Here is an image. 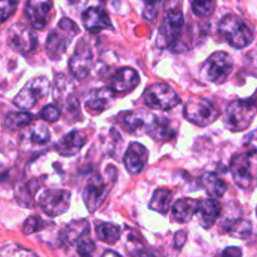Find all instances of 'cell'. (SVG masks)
Instances as JSON below:
<instances>
[{"label": "cell", "mask_w": 257, "mask_h": 257, "mask_svg": "<svg viewBox=\"0 0 257 257\" xmlns=\"http://www.w3.org/2000/svg\"><path fill=\"white\" fill-rule=\"evenodd\" d=\"M221 257H242V251L240 247L232 246V247L225 248Z\"/></svg>", "instance_id": "obj_38"}, {"label": "cell", "mask_w": 257, "mask_h": 257, "mask_svg": "<svg viewBox=\"0 0 257 257\" xmlns=\"http://www.w3.org/2000/svg\"><path fill=\"white\" fill-rule=\"evenodd\" d=\"M201 185L205 188L206 192L211 196V198L222 197L227 191V185L217 173L206 172L201 178Z\"/></svg>", "instance_id": "obj_24"}, {"label": "cell", "mask_w": 257, "mask_h": 257, "mask_svg": "<svg viewBox=\"0 0 257 257\" xmlns=\"http://www.w3.org/2000/svg\"><path fill=\"white\" fill-rule=\"evenodd\" d=\"M232 69V57L226 52H215L203 63L201 68V77L211 83H223Z\"/></svg>", "instance_id": "obj_4"}, {"label": "cell", "mask_w": 257, "mask_h": 257, "mask_svg": "<svg viewBox=\"0 0 257 257\" xmlns=\"http://www.w3.org/2000/svg\"><path fill=\"white\" fill-rule=\"evenodd\" d=\"M102 257H122V256H119L117 252H114V251H105V252L102 255Z\"/></svg>", "instance_id": "obj_40"}, {"label": "cell", "mask_w": 257, "mask_h": 257, "mask_svg": "<svg viewBox=\"0 0 257 257\" xmlns=\"http://www.w3.org/2000/svg\"><path fill=\"white\" fill-rule=\"evenodd\" d=\"M60 114H62V112H60L59 108L54 104L44 105L39 112V117L42 118V119L47 120V122H57V120L59 119Z\"/></svg>", "instance_id": "obj_35"}, {"label": "cell", "mask_w": 257, "mask_h": 257, "mask_svg": "<svg viewBox=\"0 0 257 257\" xmlns=\"http://www.w3.org/2000/svg\"><path fill=\"white\" fill-rule=\"evenodd\" d=\"M42 210L50 217H57L68 211L70 206V192L67 190H44L39 196Z\"/></svg>", "instance_id": "obj_10"}, {"label": "cell", "mask_w": 257, "mask_h": 257, "mask_svg": "<svg viewBox=\"0 0 257 257\" xmlns=\"http://www.w3.org/2000/svg\"><path fill=\"white\" fill-rule=\"evenodd\" d=\"M183 24H185V18L181 10L173 9L168 12L163 18L162 24L158 30L157 47L161 49H166V48L171 49L175 47L181 37Z\"/></svg>", "instance_id": "obj_7"}, {"label": "cell", "mask_w": 257, "mask_h": 257, "mask_svg": "<svg viewBox=\"0 0 257 257\" xmlns=\"http://www.w3.org/2000/svg\"><path fill=\"white\" fill-rule=\"evenodd\" d=\"M173 193L168 188H158L155 191L150 202L151 210L160 213H167L171 210V203H172Z\"/></svg>", "instance_id": "obj_27"}, {"label": "cell", "mask_w": 257, "mask_h": 257, "mask_svg": "<svg viewBox=\"0 0 257 257\" xmlns=\"http://www.w3.org/2000/svg\"><path fill=\"white\" fill-rule=\"evenodd\" d=\"M252 99H253V100H255V103H256V105H257V93H256V94H255V97H253V98H252Z\"/></svg>", "instance_id": "obj_41"}, {"label": "cell", "mask_w": 257, "mask_h": 257, "mask_svg": "<svg viewBox=\"0 0 257 257\" xmlns=\"http://www.w3.org/2000/svg\"><path fill=\"white\" fill-rule=\"evenodd\" d=\"M147 135L158 142L170 141L177 135V128L173 125L172 120L166 117H158L153 115L147 130Z\"/></svg>", "instance_id": "obj_21"}, {"label": "cell", "mask_w": 257, "mask_h": 257, "mask_svg": "<svg viewBox=\"0 0 257 257\" xmlns=\"http://www.w3.org/2000/svg\"><path fill=\"white\" fill-rule=\"evenodd\" d=\"M148 161V151L143 145L138 142H133L128 146L127 151L123 157L125 168L132 175H137L145 168Z\"/></svg>", "instance_id": "obj_17"}, {"label": "cell", "mask_w": 257, "mask_h": 257, "mask_svg": "<svg viewBox=\"0 0 257 257\" xmlns=\"http://www.w3.org/2000/svg\"><path fill=\"white\" fill-rule=\"evenodd\" d=\"M145 103L152 109L168 110L181 103L180 95L166 83H155L143 93Z\"/></svg>", "instance_id": "obj_8"}, {"label": "cell", "mask_w": 257, "mask_h": 257, "mask_svg": "<svg viewBox=\"0 0 257 257\" xmlns=\"http://www.w3.org/2000/svg\"><path fill=\"white\" fill-rule=\"evenodd\" d=\"M50 90V83L47 77H35L30 79L13 99L14 105L20 109H32L35 104L44 99Z\"/></svg>", "instance_id": "obj_5"}, {"label": "cell", "mask_w": 257, "mask_h": 257, "mask_svg": "<svg viewBox=\"0 0 257 257\" xmlns=\"http://www.w3.org/2000/svg\"><path fill=\"white\" fill-rule=\"evenodd\" d=\"M143 3V18L147 22L155 23L157 19L160 10L167 0H141Z\"/></svg>", "instance_id": "obj_31"}, {"label": "cell", "mask_w": 257, "mask_h": 257, "mask_svg": "<svg viewBox=\"0 0 257 257\" xmlns=\"http://www.w3.org/2000/svg\"><path fill=\"white\" fill-rule=\"evenodd\" d=\"M97 237L108 245H114L120 237V227L110 222H102L95 228Z\"/></svg>", "instance_id": "obj_29"}, {"label": "cell", "mask_w": 257, "mask_h": 257, "mask_svg": "<svg viewBox=\"0 0 257 257\" xmlns=\"http://www.w3.org/2000/svg\"><path fill=\"white\" fill-rule=\"evenodd\" d=\"M198 206H200V200L195 198H181L177 200L172 205V216L177 222L186 223L192 220L195 215H197Z\"/></svg>", "instance_id": "obj_23"}, {"label": "cell", "mask_w": 257, "mask_h": 257, "mask_svg": "<svg viewBox=\"0 0 257 257\" xmlns=\"http://www.w3.org/2000/svg\"><path fill=\"white\" fill-rule=\"evenodd\" d=\"M221 215V205L215 198L200 201L197 217L203 228H211Z\"/></svg>", "instance_id": "obj_22"}, {"label": "cell", "mask_w": 257, "mask_h": 257, "mask_svg": "<svg viewBox=\"0 0 257 257\" xmlns=\"http://www.w3.org/2000/svg\"><path fill=\"white\" fill-rule=\"evenodd\" d=\"M34 115L28 112H10L4 119V125L10 131L22 130L32 124Z\"/></svg>", "instance_id": "obj_28"}, {"label": "cell", "mask_w": 257, "mask_h": 257, "mask_svg": "<svg viewBox=\"0 0 257 257\" xmlns=\"http://www.w3.org/2000/svg\"><path fill=\"white\" fill-rule=\"evenodd\" d=\"M22 140L29 143L30 146H43L49 142L50 133L49 130L43 123H37L29 130L25 131L22 136Z\"/></svg>", "instance_id": "obj_26"}, {"label": "cell", "mask_w": 257, "mask_h": 257, "mask_svg": "<svg viewBox=\"0 0 257 257\" xmlns=\"http://www.w3.org/2000/svg\"><path fill=\"white\" fill-rule=\"evenodd\" d=\"M216 8L215 0H192L191 9L192 13L197 17L208 18L213 14Z\"/></svg>", "instance_id": "obj_32"}, {"label": "cell", "mask_w": 257, "mask_h": 257, "mask_svg": "<svg viewBox=\"0 0 257 257\" xmlns=\"http://www.w3.org/2000/svg\"><path fill=\"white\" fill-rule=\"evenodd\" d=\"M87 143V135L80 131H70L62 137L58 142L57 150L63 157H72L75 156Z\"/></svg>", "instance_id": "obj_20"}, {"label": "cell", "mask_w": 257, "mask_h": 257, "mask_svg": "<svg viewBox=\"0 0 257 257\" xmlns=\"http://www.w3.org/2000/svg\"><path fill=\"white\" fill-rule=\"evenodd\" d=\"M45 222L43 221L42 217H39V216H30V217L27 218L24 225H23V232L25 235H32V233L43 230Z\"/></svg>", "instance_id": "obj_34"}, {"label": "cell", "mask_w": 257, "mask_h": 257, "mask_svg": "<svg viewBox=\"0 0 257 257\" xmlns=\"http://www.w3.org/2000/svg\"><path fill=\"white\" fill-rule=\"evenodd\" d=\"M9 45L20 54H27L37 48L38 37L33 28L24 23H15L8 30Z\"/></svg>", "instance_id": "obj_9"}, {"label": "cell", "mask_w": 257, "mask_h": 257, "mask_svg": "<svg viewBox=\"0 0 257 257\" xmlns=\"http://www.w3.org/2000/svg\"><path fill=\"white\" fill-rule=\"evenodd\" d=\"M114 93L115 92L110 87L94 89L85 99V108H87V110L93 113L104 112L114 102Z\"/></svg>", "instance_id": "obj_19"}, {"label": "cell", "mask_w": 257, "mask_h": 257, "mask_svg": "<svg viewBox=\"0 0 257 257\" xmlns=\"http://www.w3.org/2000/svg\"><path fill=\"white\" fill-rule=\"evenodd\" d=\"M93 54L90 45L88 44L87 40L83 39L77 45L74 54L70 58L69 62V69L72 74L78 79H84L90 72V67H92Z\"/></svg>", "instance_id": "obj_13"}, {"label": "cell", "mask_w": 257, "mask_h": 257, "mask_svg": "<svg viewBox=\"0 0 257 257\" xmlns=\"http://www.w3.org/2000/svg\"><path fill=\"white\" fill-rule=\"evenodd\" d=\"M19 0H2V20L5 22L12 17L18 9Z\"/></svg>", "instance_id": "obj_36"}, {"label": "cell", "mask_w": 257, "mask_h": 257, "mask_svg": "<svg viewBox=\"0 0 257 257\" xmlns=\"http://www.w3.org/2000/svg\"><path fill=\"white\" fill-rule=\"evenodd\" d=\"M90 235V226L88 221L78 220L73 221L65 227L63 232V240L70 246H74L78 241L84 236Z\"/></svg>", "instance_id": "obj_25"}, {"label": "cell", "mask_w": 257, "mask_h": 257, "mask_svg": "<svg viewBox=\"0 0 257 257\" xmlns=\"http://www.w3.org/2000/svg\"><path fill=\"white\" fill-rule=\"evenodd\" d=\"M218 33L227 44L235 49L248 47L253 40V32L237 15L227 14L218 24Z\"/></svg>", "instance_id": "obj_1"}, {"label": "cell", "mask_w": 257, "mask_h": 257, "mask_svg": "<svg viewBox=\"0 0 257 257\" xmlns=\"http://www.w3.org/2000/svg\"><path fill=\"white\" fill-rule=\"evenodd\" d=\"M78 33H79L78 25L73 20L63 18L48 35V39L45 42L47 54L54 60L62 57L67 52L74 37H77Z\"/></svg>", "instance_id": "obj_3"}, {"label": "cell", "mask_w": 257, "mask_h": 257, "mask_svg": "<svg viewBox=\"0 0 257 257\" xmlns=\"http://www.w3.org/2000/svg\"><path fill=\"white\" fill-rule=\"evenodd\" d=\"M108 193H109V188L99 175H94L93 177H90L83 191V200H84L88 211L94 212L95 210H98Z\"/></svg>", "instance_id": "obj_12"}, {"label": "cell", "mask_w": 257, "mask_h": 257, "mask_svg": "<svg viewBox=\"0 0 257 257\" xmlns=\"http://www.w3.org/2000/svg\"><path fill=\"white\" fill-rule=\"evenodd\" d=\"M257 113V105L252 98L236 99L227 105L223 123L228 131L241 132L247 130Z\"/></svg>", "instance_id": "obj_2"}, {"label": "cell", "mask_w": 257, "mask_h": 257, "mask_svg": "<svg viewBox=\"0 0 257 257\" xmlns=\"http://www.w3.org/2000/svg\"><path fill=\"white\" fill-rule=\"evenodd\" d=\"M186 240H187V232L186 231H178L175 235V246L177 248H181L185 245Z\"/></svg>", "instance_id": "obj_39"}, {"label": "cell", "mask_w": 257, "mask_h": 257, "mask_svg": "<svg viewBox=\"0 0 257 257\" xmlns=\"http://www.w3.org/2000/svg\"><path fill=\"white\" fill-rule=\"evenodd\" d=\"M140 84V74L131 67L118 69L110 78V88L117 93H127Z\"/></svg>", "instance_id": "obj_18"}, {"label": "cell", "mask_w": 257, "mask_h": 257, "mask_svg": "<svg viewBox=\"0 0 257 257\" xmlns=\"http://www.w3.org/2000/svg\"><path fill=\"white\" fill-rule=\"evenodd\" d=\"M255 151L237 153L230 163L231 175L236 185L241 188H248L252 182V157Z\"/></svg>", "instance_id": "obj_11"}, {"label": "cell", "mask_w": 257, "mask_h": 257, "mask_svg": "<svg viewBox=\"0 0 257 257\" xmlns=\"http://www.w3.org/2000/svg\"><path fill=\"white\" fill-rule=\"evenodd\" d=\"M53 0H27L24 15L29 20L32 28L43 30L48 24V17L52 10Z\"/></svg>", "instance_id": "obj_14"}, {"label": "cell", "mask_w": 257, "mask_h": 257, "mask_svg": "<svg viewBox=\"0 0 257 257\" xmlns=\"http://www.w3.org/2000/svg\"><path fill=\"white\" fill-rule=\"evenodd\" d=\"M243 140H245V145L250 146L251 151H255V152H256L257 147L255 145H257V130L253 131V132L248 133V135L246 136Z\"/></svg>", "instance_id": "obj_37"}, {"label": "cell", "mask_w": 257, "mask_h": 257, "mask_svg": "<svg viewBox=\"0 0 257 257\" xmlns=\"http://www.w3.org/2000/svg\"><path fill=\"white\" fill-rule=\"evenodd\" d=\"M256 180H257V173H256Z\"/></svg>", "instance_id": "obj_43"}, {"label": "cell", "mask_w": 257, "mask_h": 257, "mask_svg": "<svg viewBox=\"0 0 257 257\" xmlns=\"http://www.w3.org/2000/svg\"><path fill=\"white\" fill-rule=\"evenodd\" d=\"M82 23L85 29L92 34L102 32V30L112 29L113 25L107 13L98 7H90L85 9L82 14Z\"/></svg>", "instance_id": "obj_15"}, {"label": "cell", "mask_w": 257, "mask_h": 257, "mask_svg": "<svg viewBox=\"0 0 257 257\" xmlns=\"http://www.w3.org/2000/svg\"><path fill=\"white\" fill-rule=\"evenodd\" d=\"M256 215H257V208H256Z\"/></svg>", "instance_id": "obj_42"}, {"label": "cell", "mask_w": 257, "mask_h": 257, "mask_svg": "<svg viewBox=\"0 0 257 257\" xmlns=\"http://www.w3.org/2000/svg\"><path fill=\"white\" fill-rule=\"evenodd\" d=\"M226 230L228 231L230 235H232L233 237H247L248 235L252 231V225L251 222H248L247 220H243V218H237V220H233L232 222H228L227 225H225Z\"/></svg>", "instance_id": "obj_30"}, {"label": "cell", "mask_w": 257, "mask_h": 257, "mask_svg": "<svg viewBox=\"0 0 257 257\" xmlns=\"http://www.w3.org/2000/svg\"><path fill=\"white\" fill-rule=\"evenodd\" d=\"M153 115L146 112H127L119 115L120 125L124 128L125 132L132 133V135L140 136L143 133H147L150 123L152 120Z\"/></svg>", "instance_id": "obj_16"}, {"label": "cell", "mask_w": 257, "mask_h": 257, "mask_svg": "<svg viewBox=\"0 0 257 257\" xmlns=\"http://www.w3.org/2000/svg\"><path fill=\"white\" fill-rule=\"evenodd\" d=\"M185 117L198 127H207L220 117V110L207 98H193L185 105Z\"/></svg>", "instance_id": "obj_6"}, {"label": "cell", "mask_w": 257, "mask_h": 257, "mask_svg": "<svg viewBox=\"0 0 257 257\" xmlns=\"http://www.w3.org/2000/svg\"><path fill=\"white\" fill-rule=\"evenodd\" d=\"M75 250L79 257H93L95 252V243L92 240L90 235L84 236L80 238L77 243L74 245Z\"/></svg>", "instance_id": "obj_33"}]
</instances>
